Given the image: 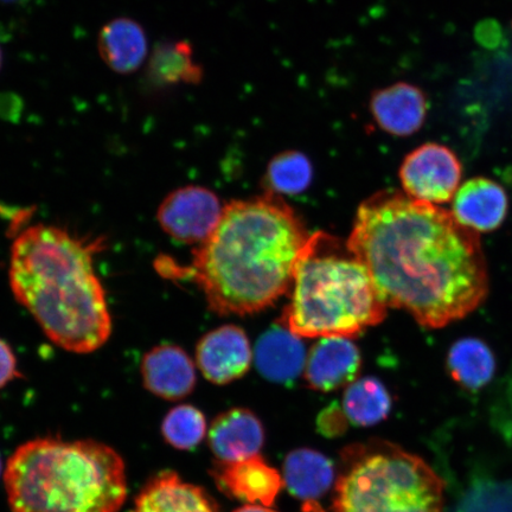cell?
<instances>
[{"label":"cell","mask_w":512,"mask_h":512,"mask_svg":"<svg viewBox=\"0 0 512 512\" xmlns=\"http://www.w3.org/2000/svg\"><path fill=\"white\" fill-rule=\"evenodd\" d=\"M348 251L366 266L384 304L426 329L477 311L490 292L479 234L435 204L383 190L364 201Z\"/></svg>","instance_id":"cell-1"},{"label":"cell","mask_w":512,"mask_h":512,"mask_svg":"<svg viewBox=\"0 0 512 512\" xmlns=\"http://www.w3.org/2000/svg\"><path fill=\"white\" fill-rule=\"evenodd\" d=\"M311 238L296 211L266 192L224 206L189 266L159 258L156 268L165 278L194 281L216 315L248 316L290 290Z\"/></svg>","instance_id":"cell-2"},{"label":"cell","mask_w":512,"mask_h":512,"mask_svg":"<svg viewBox=\"0 0 512 512\" xmlns=\"http://www.w3.org/2000/svg\"><path fill=\"white\" fill-rule=\"evenodd\" d=\"M104 246V239L43 223L12 242L9 278L17 302L51 342L75 354L100 349L112 334L105 288L94 270V255Z\"/></svg>","instance_id":"cell-3"},{"label":"cell","mask_w":512,"mask_h":512,"mask_svg":"<svg viewBox=\"0 0 512 512\" xmlns=\"http://www.w3.org/2000/svg\"><path fill=\"white\" fill-rule=\"evenodd\" d=\"M4 483L12 512H118L127 497L123 458L94 440L28 441L9 459Z\"/></svg>","instance_id":"cell-4"},{"label":"cell","mask_w":512,"mask_h":512,"mask_svg":"<svg viewBox=\"0 0 512 512\" xmlns=\"http://www.w3.org/2000/svg\"><path fill=\"white\" fill-rule=\"evenodd\" d=\"M324 238L323 233L312 234L280 323L302 338L356 337L380 324L388 306L366 266L350 252L323 248Z\"/></svg>","instance_id":"cell-5"},{"label":"cell","mask_w":512,"mask_h":512,"mask_svg":"<svg viewBox=\"0 0 512 512\" xmlns=\"http://www.w3.org/2000/svg\"><path fill=\"white\" fill-rule=\"evenodd\" d=\"M334 512H444L445 482L424 459L386 440L341 453Z\"/></svg>","instance_id":"cell-6"},{"label":"cell","mask_w":512,"mask_h":512,"mask_svg":"<svg viewBox=\"0 0 512 512\" xmlns=\"http://www.w3.org/2000/svg\"><path fill=\"white\" fill-rule=\"evenodd\" d=\"M405 194L421 202L445 204L453 200L463 177V165L450 147L426 143L403 159L399 171Z\"/></svg>","instance_id":"cell-7"},{"label":"cell","mask_w":512,"mask_h":512,"mask_svg":"<svg viewBox=\"0 0 512 512\" xmlns=\"http://www.w3.org/2000/svg\"><path fill=\"white\" fill-rule=\"evenodd\" d=\"M224 207L215 192L189 185L172 191L158 209L157 220L166 234L187 245L203 243L219 224Z\"/></svg>","instance_id":"cell-8"},{"label":"cell","mask_w":512,"mask_h":512,"mask_svg":"<svg viewBox=\"0 0 512 512\" xmlns=\"http://www.w3.org/2000/svg\"><path fill=\"white\" fill-rule=\"evenodd\" d=\"M252 360L246 332L236 325H223L210 331L197 344V366L203 376L215 384L241 379L251 368Z\"/></svg>","instance_id":"cell-9"},{"label":"cell","mask_w":512,"mask_h":512,"mask_svg":"<svg viewBox=\"0 0 512 512\" xmlns=\"http://www.w3.org/2000/svg\"><path fill=\"white\" fill-rule=\"evenodd\" d=\"M369 111L383 132L395 137H411L425 125L427 96L412 83L396 82L371 93Z\"/></svg>","instance_id":"cell-10"},{"label":"cell","mask_w":512,"mask_h":512,"mask_svg":"<svg viewBox=\"0 0 512 512\" xmlns=\"http://www.w3.org/2000/svg\"><path fill=\"white\" fill-rule=\"evenodd\" d=\"M362 367L361 351L349 337H320L306 357L305 380L312 389L329 393L349 386Z\"/></svg>","instance_id":"cell-11"},{"label":"cell","mask_w":512,"mask_h":512,"mask_svg":"<svg viewBox=\"0 0 512 512\" xmlns=\"http://www.w3.org/2000/svg\"><path fill=\"white\" fill-rule=\"evenodd\" d=\"M451 213L473 232L492 233L507 219L509 196L501 184L488 177L471 178L454 195Z\"/></svg>","instance_id":"cell-12"},{"label":"cell","mask_w":512,"mask_h":512,"mask_svg":"<svg viewBox=\"0 0 512 512\" xmlns=\"http://www.w3.org/2000/svg\"><path fill=\"white\" fill-rule=\"evenodd\" d=\"M211 476L220 490L229 497L247 503L271 507L283 488L279 472L258 456L240 462H217Z\"/></svg>","instance_id":"cell-13"},{"label":"cell","mask_w":512,"mask_h":512,"mask_svg":"<svg viewBox=\"0 0 512 512\" xmlns=\"http://www.w3.org/2000/svg\"><path fill=\"white\" fill-rule=\"evenodd\" d=\"M144 387L157 398L177 401L187 398L196 386V369L184 349L162 344L146 352L142 362Z\"/></svg>","instance_id":"cell-14"},{"label":"cell","mask_w":512,"mask_h":512,"mask_svg":"<svg viewBox=\"0 0 512 512\" xmlns=\"http://www.w3.org/2000/svg\"><path fill=\"white\" fill-rule=\"evenodd\" d=\"M131 512H219V507L201 486L163 471L143 486Z\"/></svg>","instance_id":"cell-15"},{"label":"cell","mask_w":512,"mask_h":512,"mask_svg":"<svg viewBox=\"0 0 512 512\" xmlns=\"http://www.w3.org/2000/svg\"><path fill=\"white\" fill-rule=\"evenodd\" d=\"M264 441L261 421L243 408L217 416L209 431V445L219 462L234 463L258 456Z\"/></svg>","instance_id":"cell-16"},{"label":"cell","mask_w":512,"mask_h":512,"mask_svg":"<svg viewBox=\"0 0 512 512\" xmlns=\"http://www.w3.org/2000/svg\"><path fill=\"white\" fill-rule=\"evenodd\" d=\"M254 356L266 380L290 386L305 369L307 354L302 337L279 322L259 338Z\"/></svg>","instance_id":"cell-17"},{"label":"cell","mask_w":512,"mask_h":512,"mask_svg":"<svg viewBox=\"0 0 512 512\" xmlns=\"http://www.w3.org/2000/svg\"><path fill=\"white\" fill-rule=\"evenodd\" d=\"M98 49L102 61L113 72L126 75L137 72L146 60V32L134 19H112L99 32Z\"/></svg>","instance_id":"cell-18"},{"label":"cell","mask_w":512,"mask_h":512,"mask_svg":"<svg viewBox=\"0 0 512 512\" xmlns=\"http://www.w3.org/2000/svg\"><path fill=\"white\" fill-rule=\"evenodd\" d=\"M446 369L459 388L477 393L494 379L497 361L494 351L483 339L464 337L448 350Z\"/></svg>","instance_id":"cell-19"},{"label":"cell","mask_w":512,"mask_h":512,"mask_svg":"<svg viewBox=\"0 0 512 512\" xmlns=\"http://www.w3.org/2000/svg\"><path fill=\"white\" fill-rule=\"evenodd\" d=\"M335 467L328 457L310 448H298L285 459L284 482L293 496L315 501L331 488Z\"/></svg>","instance_id":"cell-20"},{"label":"cell","mask_w":512,"mask_h":512,"mask_svg":"<svg viewBox=\"0 0 512 512\" xmlns=\"http://www.w3.org/2000/svg\"><path fill=\"white\" fill-rule=\"evenodd\" d=\"M147 72L157 86L198 85L204 78V70L195 62L194 49L187 41L158 44Z\"/></svg>","instance_id":"cell-21"},{"label":"cell","mask_w":512,"mask_h":512,"mask_svg":"<svg viewBox=\"0 0 512 512\" xmlns=\"http://www.w3.org/2000/svg\"><path fill=\"white\" fill-rule=\"evenodd\" d=\"M343 409L352 424L369 427L387 418L392 411V398L381 381L363 377L345 390Z\"/></svg>","instance_id":"cell-22"},{"label":"cell","mask_w":512,"mask_h":512,"mask_svg":"<svg viewBox=\"0 0 512 512\" xmlns=\"http://www.w3.org/2000/svg\"><path fill=\"white\" fill-rule=\"evenodd\" d=\"M313 179L311 160L299 151H284L274 156L267 166V192L280 195H299L309 189Z\"/></svg>","instance_id":"cell-23"},{"label":"cell","mask_w":512,"mask_h":512,"mask_svg":"<svg viewBox=\"0 0 512 512\" xmlns=\"http://www.w3.org/2000/svg\"><path fill=\"white\" fill-rule=\"evenodd\" d=\"M207 433V422L200 409L182 405L171 409L162 424L163 438L177 450L191 451L202 443Z\"/></svg>","instance_id":"cell-24"},{"label":"cell","mask_w":512,"mask_h":512,"mask_svg":"<svg viewBox=\"0 0 512 512\" xmlns=\"http://www.w3.org/2000/svg\"><path fill=\"white\" fill-rule=\"evenodd\" d=\"M348 416L344 409L332 403L319 414L317 426L320 433L326 438H336L348 430Z\"/></svg>","instance_id":"cell-25"},{"label":"cell","mask_w":512,"mask_h":512,"mask_svg":"<svg viewBox=\"0 0 512 512\" xmlns=\"http://www.w3.org/2000/svg\"><path fill=\"white\" fill-rule=\"evenodd\" d=\"M21 377L17 369V358L10 345L0 339V389Z\"/></svg>","instance_id":"cell-26"},{"label":"cell","mask_w":512,"mask_h":512,"mask_svg":"<svg viewBox=\"0 0 512 512\" xmlns=\"http://www.w3.org/2000/svg\"><path fill=\"white\" fill-rule=\"evenodd\" d=\"M234 512H275L273 510L268 509L267 507H260V505H245Z\"/></svg>","instance_id":"cell-27"},{"label":"cell","mask_w":512,"mask_h":512,"mask_svg":"<svg viewBox=\"0 0 512 512\" xmlns=\"http://www.w3.org/2000/svg\"><path fill=\"white\" fill-rule=\"evenodd\" d=\"M302 512H325L316 502L306 501L303 505Z\"/></svg>","instance_id":"cell-28"},{"label":"cell","mask_w":512,"mask_h":512,"mask_svg":"<svg viewBox=\"0 0 512 512\" xmlns=\"http://www.w3.org/2000/svg\"><path fill=\"white\" fill-rule=\"evenodd\" d=\"M11 213V210L9 208H4L0 206V214H9Z\"/></svg>","instance_id":"cell-29"},{"label":"cell","mask_w":512,"mask_h":512,"mask_svg":"<svg viewBox=\"0 0 512 512\" xmlns=\"http://www.w3.org/2000/svg\"><path fill=\"white\" fill-rule=\"evenodd\" d=\"M2 66H3V53H2V48H0V69H2Z\"/></svg>","instance_id":"cell-30"},{"label":"cell","mask_w":512,"mask_h":512,"mask_svg":"<svg viewBox=\"0 0 512 512\" xmlns=\"http://www.w3.org/2000/svg\"><path fill=\"white\" fill-rule=\"evenodd\" d=\"M3 472V465H2V459H0V476H2Z\"/></svg>","instance_id":"cell-31"},{"label":"cell","mask_w":512,"mask_h":512,"mask_svg":"<svg viewBox=\"0 0 512 512\" xmlns=\"http://www.w3.org/2000/svg\"><path fill=\"white\" fill-rule=\"evenodd\" d=\"M2 2H8V3H10V2H14V0H2Z\"/></svg>","instance_id":"cell-32"}]
</instances>
